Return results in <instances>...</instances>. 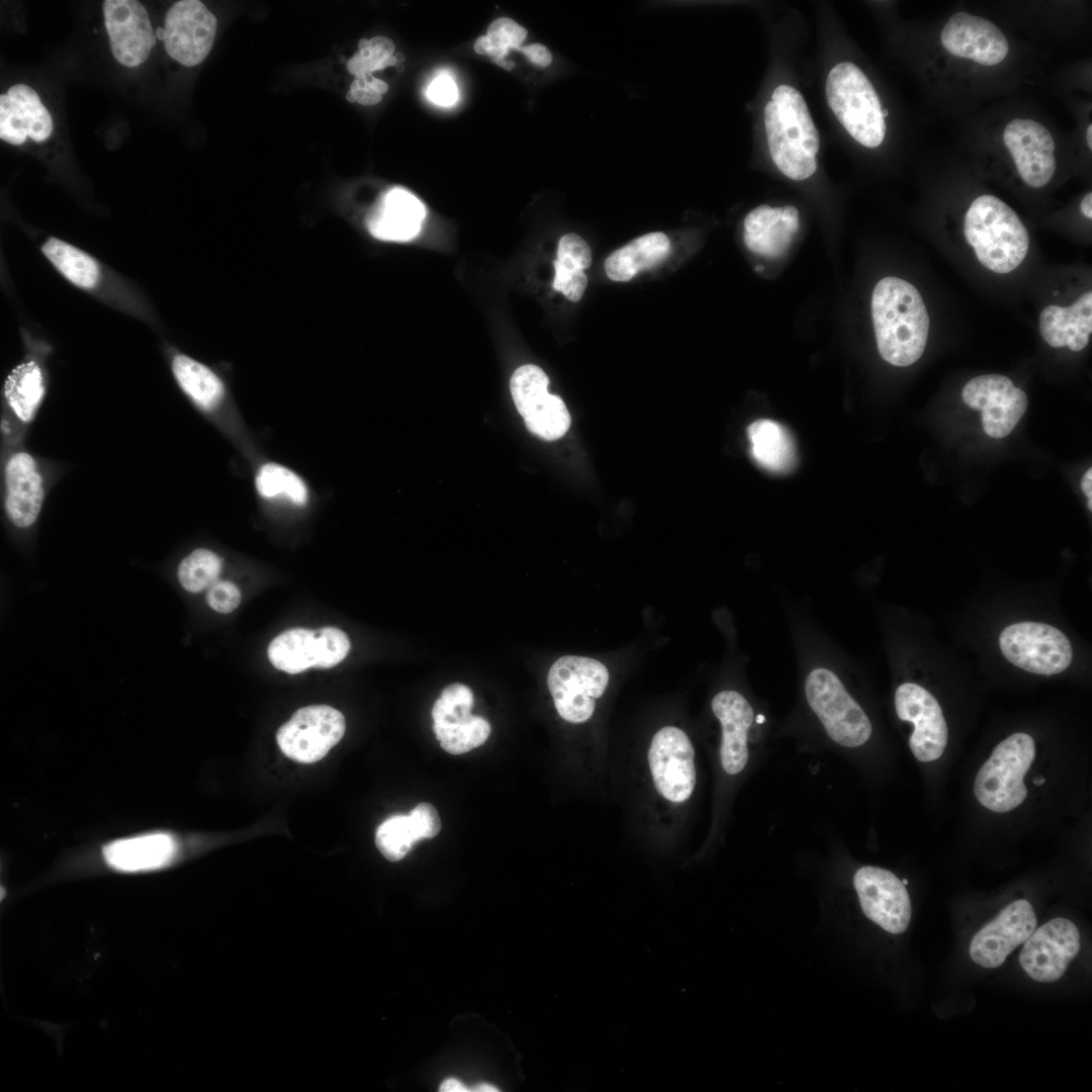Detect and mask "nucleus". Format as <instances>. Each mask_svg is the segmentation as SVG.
I'll list each match as a JSON object with an SVG mask.
<instances>
[{
    "label": "nucleus",
    "mask_w": 1092,
    "mask_h": 1092,
    "mask_svg": "<svg viewBox=\"0 0 1092 1092\" xmlns=\"http://www.w3.org/2000/svg\"><path fill=\"white\" fill-rule=\"evenodd\" d=\"M871 307L881 357L899 367L918 361L926 347L929 316L917 288L904 279L885 277L874 288Z\"/></svg>",
    "instance_id": "nucleus-1"
},
{
    "label": "nucleus",
    "mask_w": 1092,
    "mask_h": 1092,
    "mask_svg": "<svg viewBox=\"0 0 1092 1092\" xmlns=\"http://www.w3.org/2000/svg\"><path fill=\"white\" fill-rule=\"evenodd\" d=\"M764 127L772 162L785 176L801 181L815 173L819 132L797 89L780 85L774 90L764 107Z\"/></svg>",
    "instance_id": "nucleus-2"
},
{
    "label": "nucleus",
    "mask_w": 1092,
    "mask_h": 1092,
    "mask_svg": "<svg viewBox=\"0 0 1092 1092\" xmlns=\"http://www.w3.org/2000/svg\"><path fill=\"white\" fill-rule=\"evenodd\" d=\"M964 234L979 262L995 273H1009L1024 260L1029 235L1016 212L1000 198L981 195L965 215Z\"/></svg>",
    "instance_id": "nucleus-3"
},
{
    "label": "nucleus",
    "mask_w": 1092,
    "mask_h": 1092,
    "mask_svg": "<svg viewBox=\"0 0 1092 1092\" xmlns=\"http://www.w3.org/2000/svg\"><path fill=\"white\" fill-rule=\"evenodd\" d=\"M825 90L830 109L856 142L867 148L883 143L886 123L880 98L856 65L842 62L833 67Z\"/></svg>",
    "instance_id": "nucleus-4"
},
{
    "label": "nucleus",
    "mask_w": 1092,
    "mask_h": 1092,
    "mask_svg": "<svg viewBox=\"0 0 1092 1092\" xmlns=\"http://www.w3.org/2000/svg\"><path fill=\"white\" fill-rule=\"evenodd\" d=\"M1035 756L1033 738L1014 733L1000 742L978 771L974 793L987 809L1009 812L1026 799L1024 776Z\"/></svg>",
    "instance_id": "nucleus-5"
},
{
    "label": "nucleus",
    "mask_w": 1092,
    "mask_h": 1092,
    "mask_svg": "<svg viewBox=\"0 0 1092 1092\" xmlns=\"http://www.w3.org/2000/svg\"><path fill=\"white\" fill-rule=\"evenodd\" d=\"M805 695L833 741L857 747L869 740L870 719L833 671L824 667L811 670L805 680Z\"/></svg>",
    "instance_id": "nucleus-6"
},
{
    "label": "nucleus",
    "mask_w": 1092,
    "mask_h": 1092,
    "mask_svg": "<svg viewBox=\"0 0 1092 1092\" xmlns=\"http://www.w3.org/2000/svg\"><path fill=\"white\" fill-rule=\"evenodd\" d=\"M609 679L603 662L587 656L564 655L549 668L547 685L558 715L566 722L581 724L592 718Z\"/></svg>",
    "instance_id": "nucleus-7"
},
{
    "label": "nucleus",
    "mask_w": 1092,
    "mask_h": 1092,
    "mask_svg": "<svg viewBox=\"0 0 1092 1092\" xmlns=\"http://www.w3.org/2000/svg\"><path fill=\"white\" fill-rule=\"evenodd\" d=\"M999 645L1007 660L1036 674L1060 673L1068 668L1073 658L1067 636L1044 623L1012 624L1000 634Z\"/></svg>",
    "instance_id": "nucleus-8"
},
{
    "label": "nucleus",
    "mask_w": 1092,
    "mask_h": 1092,
    "mask_svg": "<svg viewBox=\"0 0 1092 1092\" xmlns=\"http://www.w3.org/2000/svg\"><path fill=\"white\" fill-rule=\"evenodd\" d=\"M349 649V638L339 628H292L270 642L268 657L277 669L298 673L309 667H333L347 656Z\"/></svg>",
    "instance_id": "nucleus-9"
},
{
    "label": "nucleus",
    "mask_w": 1092,
    "mask_h": 1092,
    "mask_svg": "<svg viewBox=\"0 0 1092 1092\" xmlns=\"http://www.w3.org/2000/svg\"><path fill=\"white\" fill-rule=\"evenodd\" d=\"M652 782L666 801L680 804L696 786L695 749L687 733L675 726H664L652 737L648 753Z\"/></svg>",
    "instance_id": "nucleus-10"
},
{
    "label": "nucleus",
    "mask_w": 1092,
    "mask_h": 1092,
    "mask_svg": "<svg viewBox=\"0 0 1092 1092\" xmlns=\"http://www.w3.org/2000/svg\"><path fill=\"white\" fill-rule=\"evenodd\" d=\"M549 378L538 366L527 364L513 373L510 381L515 405L530 432L546 441L561 438L570 426L563 400L548 392Z\"/></svg>",
    "instance_id": "nucleus-11"
},
{
    "label": "nucleus",
    "mask_w": 1092,
    "mask_h": 1092,
    "mask_svg": "<svg viewBox=\"0 0 1092 1092\" xmlns=\"http://www.w3.org/2000/svg\"><path fill=\"white\" fill-rule=\"evenodd\" d=\"M343 714L328 705L298 709L276 733L281 751L302 763L322 759L345 733Z\"/></svg>",
    "instance_id": "nucleus-12"
},
{
    "label": "nucleus",
    "mask_w": 1092,
    "mask_h": 1092,
    "mask_svg": "<svg viewBox=\"0 0 1092 1092\" xmlns=\"http://www.w3.org/2000/svg\"><path fill=\"white\" fill-rule=\"evenodd\" d=\"M962 398L971 408L981 411L985 433L996 439L1009 435L1028 406L1026 393L999 374L974 377L964 386Z\"/></svg>",
    "instance_id": "nucleus-13"
},
{
    "label": "nucleus",
    "mask_w": 1092,
    "mask_h": 1092,
    "mask_svg": "<svg viewBox=\"0 0 1092 1092\" xmlns=\"http://www.w3.org/2000/svg\"><path fill=\"white\" fill-rule=\"evenodd\" d=\"M1081 948L1080 932L1069 919L1057 917L1041 925L1025 940L1019 962L1035 981L1059 980Z\"/></svg>",
    "instance_id": "nucleus-14"
},
{
    "label": "nucleus",
    "mask_w": 1092,
    "mask_h": 1092,
    "mask_svg": "<svg viewBox=\"0 0 1092 1092\" xmlns=\"http://www.w3.org/2000/svg\"><path fill=\"white\" fill-rule=\"evenodd\" d=\"M853 886L864 915L894 934L904 932L911 919V902L902 881L892 872L862 867L853 877Z\"/></svg>",
    "instance_id": "nucleus-15"
},
{
    "label": "nucleus",
    "mask_w": 1092,
    "mask_h": 1092,
    "mask_svg": "<svg viewBox=\"0 0 1092 1092\" xmlns=\"http://www.w3.org/2000/svg\"><path fill=\"white\" fill-rule=\"evenodd\" d=\"M899 719L914 725L909 746L923 762L938 759L947 744V725L937 700L926 689L913 682L899 686L895 693Z\"/></svg>",
    "instance_id": "nucleus-16"
},
{
    "label": "nucleus",
    "mask_w": 1092,
    "mask_h": 1092,
    "mask_svg": "<svg viewBox=\"0 0 1092 1092\" xmlns=\"http://www.w3.org/2000/svg\"><path fill=\"white\" fill-rule=\"evenodd\" d=\"M164 47L167 54L186 67L200 64L209 54L216 32V18L198 0L173 4L165 16Z\"/></svg>",
    "instance_id": "nucleus-17"
},
{
    "label": "nucleus",
    "mask_w": 1092,
    "mask_h": 1092,
    "mask_svg": "<svg viewBox=\"0 0 1092 1092\" xmlns=\"http://www.w3.org/2000/svg\"><path fill=\"white\" fill-rule=\"evenodd\" d=\"M1035 926L1036 916L1031 904L1023 899L1016 900L973 936L970 957L981 967H1000L1008 954L1025 942Z\"/></svg>",
    "instance_id": "nucleus-18"
},
{
    "label": "nucleus",
    "mask_w": 1092,
    "mask_h": 1092,
    "mask_svg": "<svg viewBox=\"0 0 1092 1092\" xmlns=\"http://www.w3.org/2000/svg\"><path fill=\"white\" fill-rule=\"evenodd\" d=\"M102 9L115 60L128 68L143 64L157 39L145 6L136 0H105Z\"/></svg>",
    "instance_id": "nucleus-19"
},
{
    "label": "nucleus",
    "mask_w": 1092,
    "mask_h": 1092,
    "mask_svg": "<svg viewBox=\"0 0 1092 1092\" xmlns=\"http://www.w3.org/2000/svg\"><path fill=\"white\" fill-rule=\"evenodd\" d=\"M1003 141L1026 185L1041 188L1053 179L1056 144L1044 125L1028 118L1012 119L1003 130Z\"/></svg>",
    "instance_id": "nucleus-20"
},
{
    "label": "nucleus",
    "mask_w": 1092,
    "mask_h": 1092,
    "mask_svg": "<svg viewBox=\"0 0 1092 1092\" xmlns=\"http://www.w3.org/2000/svg\"><path fill=\"white\" fill-rule=\"evenodd\" d=\"M940 40L950 55L982 66L1001 63L1009 52L1008 40L995 23L964 11L950 16L942 28Z\"/></svg>",
    "instance_id": "nucleus-21"
},
{
    "label": "nucleus",
    "mask_w": 1092,
    "mask_h": 1092,
    "mask_svg": "<svg viewBox=\"0 0 1092 1092\" xmlns=\"http://www.w3.org/2000/svg\"><path fill=\"white\" fill-rule=\"evenodd\" d=\"M4 512L9 522L27 529L38 519L46 490L35 458L26 451L9 455L4 465Z\"/></svg>",
    "instance_id": "nucleus-22"
},
{
    "label": "nucleus",
    "mask_w": 1092,
    "mask_h": 1092,
    "mask_svg": "<svg viewBox=\"0 0 1092 1092\" xmlns=\"http://www.w3.org/2000/svg\"><path fill=\"white\" fill-rule=\"evenodd\" d=\"M50 112L37 93L25 84L12 85L0 95V138L19 146L27 136L36 143L46 141L53 131Z\"/></svg>",
    "instance_id": "nucleus-23"
},
{
    "label": "nucleus",
    "mask_w": 1092,
    "mask_h": 1092,
    "mask_svg": "<svg viewBox=\"0 0 1092 1092\" xmlns=\"http://www.w3.org/2000/svg\"><path fill=\"white\" fill-rule=\"evenodd\" d=\"M711 706L721 725V765L728 775H737L748 761L747 735L754 719L753 709L740 693L733 690L719 692Z\"/></svg>",
    "instance_id": "nucleus-24"
},
{
    "label": "nucleus",
    "mask_w": 1092,
    "mask_h": 1092,
    "mask_svg": "<svg viewBox=\"0 0 1092 1092\" xmlns=\"http://www.w3.org/2000/svg\"><path fill=\"white\" fill-rule=\"evenodd\" d=\"M799 210L792 205H759L744 218L743 240L752 253L769 259L783 255L799 229Z\"/></svg>",
    "instance_id": "nucleus-25"
},
{
    "label": "nucleus",
    "mask_w": 1092,
    "mask_h": 1092,
    "mask_svg": "<svg viewBox=\"0 0 1092 1092\" xmlns=\"http://www.w3.org/2000/svg\"><path fill=\"white\" fill-rule=\"evenodd\" d=\"M424 204L407 190L395 187L386 191L368 216L370 234L382 241L406 242L420 232L425 218Z\"/></svg>",
    "instance_id": "nucleus-26"
},
{
    "label": "nucleus",
    "mask_w": 1092,
    "mask_h": 1092,
    "mask_svg": "<svg viewBox=\"0 0 1092 1092\" xmlns=\"http://www.w3.org/2000/svg\"><path fill=\"white\" fill-rule=\"evenodd\" d=\"M1039 332L1054 348L1083 350L1092 333V292H1084L1069 306H1045L1039 313Z\"/></svg>",
    "instance_id": "nucleus-27"
},
{
    "label": "nucleus",
    "mask_w": 1092,
    "mask_h": 1092,
    "mask_svg": "<svg viewBox=\"0 0 1092 1092\" xmlns=\"http://www.w3.org/2000/svg\"><path fill=\"white\" fill-rule=\"evenodd\" d=\"M175 852L176 842L166 833L123 838L103 847V855L108 864L123 872L162 868L173 859Z\"/></svg>",
    "instance_id": "nucleus-28"
},
{
    "label": "nucleus",
    "mask_w": 1092,
    "mask_h": 1092,
    "mask_svg": "<svg viewBox=\"0 0 1092 1092\" xmlns=\"http://www.w3.org/2000/svg\"><path fill=\"white\" fill-rule=\"evenodd\" d=\"M669 253L670 242L666 235L649 233L612 253L605 262V271L611 280L626 282L640 271L663 261Z\"/></svg>",
    "instance_id": "nucleus-29"
},
{
    "label": "nucleus",
    "mask_w": 1092,
    "mask_h": 1092,
    "mask_svg": "<svg viewBox=\"0 0 1092 1092\" xmlns=\"http://www.w3.org/2000/svg\"><path fill=\"white\" fill-rule=\"evenodd\" d=\"M747 433L752 456L760 466L777 473L793 469L795 444L783 426L770 420H758L749 425Z\"/></svg>",
    "instance_id": "nucleus-30"
},
{
    "label": "nucleus",
    "mask_w": 1092,
    "mask_h": 1092,
    "mask_svg": "<svg viewBox=\"0 0 1092 1092\" xmlns=\"http://www.w3.org/2000/svg\"><path fill=\"white\" fill-rule=\"evenodd\" d=\"M46 393L44 376L33 360L14 367L4 382V397L15 418L29 424L35 417Z\"/></svg>",
    "instance_id": "nucleus-31"
},
{
    "label": "nucleus",
    "mask_w": 1092,
    "mask_h": 1092,
    "mask_svg": "<svg viewBox=\"0 0 1092 1092\" xmlns=\"http://www.w3.org/2000/svg\"><path fill=\"white\" fill-rule=\"evenodd\" d=\"M171 366L180 388L199 407L212 410L222 399L223 384L207 366L183 354L175 355Z\"/></svg>",
    "instance_id": "nucleus-32"
},
{
    "label": "nucleus",
    "mask_w": 1092,
    "mask_h": 1092,
    "mask_svg": "<svg viewBox=\"0 0 1092 1092\" xmlns=\"http://www.w3.org/2000/svg\"><path fill=\"white\" fill-rule=\"evenodd\" d=\"M41 251L52 265L72 284L82 289L94 288L100 280V266L86 252L57 238H50Z\"/></svg>",
    "instance_id": "nucleus-33"
},
{
    "label": "nucleus",
    "mask_w": 1092,
    "mask_h": 1092,
    "mask_svg": "<svg viewBox=\"0 0 1092 1092\" xmlns=\"http://www.w3.org/2000/svg\"><path fill=\"white\" fill-rule=\"evenodd\" d=\"M221 569L222 561L215 552L197 548L180 561L177 578L185 590L198 594L219 579Z\"/></svg>",
    "instance_id": "nucleus-34"
},
{
    "label": "nucleus",
    "mask_w": 1092,
    "mask_h": 1092,
    "mask_svg": "<svg viewBox=\"0 0 1092 1092\" xmlns=\"http://www.w3.org/2000/svg\"><path fill=\"white\" fill-rule=\"evenodd\" d=\"M421 840L410 815H394L383 821L375 833V844L390 861L403 858L413 845Z\"/></svg>",
    "instance_id": "nucleus-35"
},
{
    "label": "nucleus",
    "mask_w": 1092,
    "mask_h": 1092,
    "mask_svg": "<svg viewBox=\"0 0 1092 1092\" xmlns=\"http://www.w3.org/2000/svg\"><path fill=\"white\" fill-rule=\"evenodd\" d=\"M473 695L471 690L461 684L446 687L432 709L433 730L461 724L473 716Z\"/></svg>",
    "instance_id": "nucleus-36"
},
{
    "label": "nucleus",
    "mask_w": 1092,
    "mask_h": 1092,
    "mask_svg": "<svg viewBox=\"0 0 1092 1092\" xmlns=\"http://www.w3.org/2000/svg\"><path fill=\"white\" fill-rule=\"evenodd\" d=\"M441 747L451 754H462L483 744L490 725L482 717L472 716L468 721L434 730Z\"/></svg>",
    "instance_id": "nucleus-37"
},
{
    "label": "nucleus",
    "mask_w": 1092,
    "mask_h": 1092,
    "mask_svg": "<svg viewBox=\"0 0 1092 1092\" xmlns=\"http://www.w3.org/2000/svg\"><path fill=\"white\" fill-rule=\"evenodd\" d=\"M259 493L272 497L284 493L296 504L306 500V488L302 480L289 469L274 463L261 467L256 477Z\"/></svg>",
    "instance_id": "nucleus-38"
},
{
    "label": "nucleus",
    "mask_w": 1092,
    "mask_h": 1092,
    "mask_svg": "<svg viewBox=\"0 0 1092 1092\" xmlns=\"http://www.w3.org/2000/svg\"><path fill=\"white\" fill-rule=\"evenodd\" d=\"M394 43L388 37L377 35L368 40L365 49L359 50L347 63L349 72L357 77L370 75L380 70V64L393 55Z\"/></svg>",
    "instance_id": "nucleus-39"
},
{
    "label": "nucleus",
    "mask_w": 1092,
    "mask_h": 1092,
    "mask_svg": "<svg viewBox=\"0 0 1092 1092\" xmlns=\"http://www.w3.org/2000/svg\"><path fill=\"white\" fill-rule=\"evenodd\" d=\"M555 262L569 270L587 269L592 264L590 248L578 235L566 234L559 241Z\"/></svg>",
    "instance_id": "nucleus-40"
},
{
    "label": "nucleus",
    "mask_w": 1092,
    "mask_h": 1092,
    "mask_svg": "<svg viewBox=\"0 0 1092 1092\" xmlns=\"http://www.w3.org/2000/svg\"><path fill=\"white\" fill-rule=\"evenodd\" d=\"M486 35L496 48L519 50L527 37V30L513 19L500 17L489 24Z\"/></svg>",
    "instance_id": "nucleus-41"
},
{
    "label": "nucleus",
    "mask_w": 1092,
    "mask_h": 1092,
    "mask_svg": "<svg viewBox=\"0 0 1092 1092\" xmlns=\"http://www.w3.org/2000/svg\"><path fill=\"white\" fill-rule=\"evenodd\" d=\"M206 603L213 611L229 614L241 603V592L232 581L218 579L206 590Z\"/></svg>",
    "instance_id": "nucleus-42"
},
{
    "label": "nucleus",
    "mask_w": 1092,
    "mask_h": 1092,
    "mask_svg": "<svg viewBox=\"0 0 1092 1092\" xmlns=\"http://www.w3.org/2000/svg\"><path fill=\"white\" fill-rule=\"evenodd\" d=\"M554 268V289L562 292L569 300L578 301L587 285V277L583 270H569L555 261Z\"/></svg>",
    "instance_id": "nucleus-43"
},
{
    "label": "nucleus",
    "mask_w": 1092,
    "mask_h": 1092,
    "mask_svg": "<svg viewBox=\"0 0 1092 1092\" xmlns=\"http://www.w3.org/2000/svg\"><path fill=\"white\" fill-rule=\"evenodd\" d=\"M419 836L422 839L435 837L441 829V821L435 807L429 803H420L410 813Z\"/></svg>",
    "instance_id": "nucleus-44"
},
{
    "label": "nucleus",
    "mask_w": 1092,
    "mask_h": 1092,
    "mask_svg": "<svg viewBox=\"0 0 1092 1092\" xmlns=\"http://www.w3.org/2000/svg\"><path fill=\"white\" fill-rule=\"evenodd\" d=\"M428 97L436 104L449 106L457 99L454 81L446 75L438 76L428 88Z\"/></svg>",
    "instance_id": "nucleus-45"
},
{
    "label": "nucleus",
    "mask_w": 1092,
    "mask_h": 1092,
    "mask_svg": "<svg viewBox=\"0 0 1092 1092\" xmlns=\"http://www.w3.org/2000/svg\"><path fill=\"white\" fill-rule=\"evenodd\" d=\"M350 91L354 94L356 101L362 105L377 104L382 98V95L375 92L370 87L369 75L355 78L351 84Z\"/></svg>",
    "instance_id": "nucleus-46"
},
{
    "label": "nucleus",
    "mask_w": 1092,
    "mask_h": 1092,
    "mask_svg": "<svg viewBox=\"0 0 1092 1092\" xmlns=\"http://www.w3.org/2000/svg\"><path fill=\"white\" fill-rule=\"evenodd\" d=\"M519 51L524 54L531 63L538 67H547L552 62V54L541 43H532L521 47Z\"/></svg>",
    "instance_id": "nucleus-47"
},
{
    "label": "nucleus",
    "mask_w": 1092,
    "mask_h": 1092,
    "mask_svg": "<svg viewBox=\"0 0 1092 1092\" xmlns=\"http://www.w3.org/2000/svg\"><path fill=\"white\" fill-rule=\"evenodd\" d=\"M473 48L477 54L489 56L491 60L506 58L509 54V51L494 47L487 35L479 36L475 40Z\"/></svg>",
    "instance_id": "nucleus-48"
},
{
    "label": "nucleus",
    "mask_w": 1092,
    "mask_h": 1092,
    "mask_svg": "<svg viewBox=\"0 0 1092 1092\" xmlns=\"http://www.w3.org/2000/svg\"><path fill=\"white\" fill-rule=\"evenodd\" d=\"M439 1091L441 1092H467L471 1091L460 1080L455 1078H448L442 1082Z\"/></svg>",
    "instance_id": "nucleus-49"
},
{
    "label": "nucleus",
    "mask_w": 1092,
    "mask_h": 1092,
    "mask_svg": "<svg viewBox=\"0 0 1092 1092\" xmlns=\"http://www.w3.org/2000/svg\"><path fill=\"white\" fill-rule=\"evenodd\" d=\"M1081 487L1088 499H1092V469L1089 468L1081 480Z\"/></svg>",
    "instance_id": "nucleus-50"
},
{
    "label": "nucleus",
    "mask_w": 1092,
    "mask_h": 1092,
    "mask_svg": "<svg viewBox=\"0 0 1092 1092\" xmlns=\"http://www.w3.org/2000/svg\"><path fill=\"white\" fill-rule=\"evenodd\" d=\"M369 84H370V87L375 92L379 93L380 95L386 93L387 90H388L387 83H385L384 81H382L380 79H377V78L373 77L372 75H369Z\"/></svg>",
    "instance_id": "nucleus-51"
},
{
    "label": "nucleus",
    "mask_w": 1092,
    "mask_h": 1092,
    "mask_svg": "<svg viewBox=\"0 0 1092 1092\" xmlns=\"http://www.w3.org/2000/svg\"><path fill=\"white\" fill-rule=\"evenodd\" d=\"M1080 208H1081L1082 213L1086 217L1092 218V193L1091 192L1087 193L1084 196V198L1081 201Z\"/></svg>",
    "instance_id": "nucleus-52"
},
{
    "label": "nucleus",
    "mask_w": 1092,
    "mask_h": 1092,
    "mask_svg": "<svg viewBox=\"0 0 1092 1092\" xmlns=\"http://www.w3.org/2000/svg\"><path fill=\"white\" fill-rule=\"evenodd\" d=\"M471 1091H477V1092H491V1091H498V1089H496V1087H494V1086H493V1085H491V1084H488V1083H483V1082H482V1083H479V1084L475 1085V1086L473 1087V1089H471Z\"/></svg>",
    "instance_id": "nucleus-53"
},
{
    "label": "nucleus",
    "mask_w": 1092,
    "mask_h": 1092,
    "mask_svg": "<svg viewBox=\"0 0 1092 1092\" xmlns=\"http://www.w3.org/2000/svg\"><path fill=\"white\" fill-rule=\"evenodd\" d=\"M491 61L508 71L512 70L515 66L513 62L506 60V58L494 59Z\"/></svg>",
    "instance_id": "nucleus-54"
},
{
    "label": "nucleus",
    "mask_w": 1092,
    "mask_h": 1092,
    "mask_svg": "<svg viewBox=\"0 0 1092 1092\" xmlns=\"http://www.w3.org/2000/svg\"><path fill=\"white\" fill-rule=\"evenodd\" d=\"M1086 142H1087L1088 148L1091 150L1092 149V124L1088 125L1087 132H1086Z\"/></svg>",
    "instance_id": "nucleus-55"
},
{
    "label": "nucleus",
    "mask_w": 1092,
    "mask_h": 1092,
    "mask_svg": "<svg viewBox=\"0 0 1092 1092\" xmlns=\"http://www.w3.org/2000/svg\"><path fill=\"white\" fill-rule=\"evenodd\" d=\"M155 34H156V37H157V38H158L159 40H163V41H164V39H165V35H166V31H165V28H163V27H158V28L156 29V32H155Z\"/></svg>",
    "instance_id": "nucleus-56"
},
{
    "label": "nucleus",
    "mask_w": 1092,
    "mask_h": 1092,
    "mask_svg": "<svg viewBox=\"0 0 1092 1092\" xmlns=\"http://www.w3.org/2000/svg\"><path fill=\"white\" fill-rule=\"evenodd\" d=\"M368 40L369 39H367V38H361L359 40V42H358L359 50L365 49L367 47V44H368Z\"/></svg>",
    "instance_id": "nucleus-57"
},
{
    "label": "nucleus",
    "mask_w": 1092,
    "mask_h": 1092,
    "mask_svg": "<svg viewBox=\"0 0 1092 1092\" xmlns=\"http://www.w3.org/2000/svg\"><path fill=\"white\" fill-rule=\"evenodd\" d=\"M346 99L349 102H355L356 101V98H355L354 94L350 90L346 94Z\"/></svg>",
    "instance_id": "nucleus-58"
},
{
    "label": "nucleus",
    "mask_w": 1092,
    "mask_h": 1092,
    "mask_svg": "<svg viewBox=\"0 0 1092 1092\" xmlns=\"http://www.w3.org/2000/svg\"><path fill=\"white\" fill-rule=\"evenodd\" d=\"M1044 782H1045V779H1044V778H1036V779H1034V780H1033V783H1034V785H1036V786H1040V785H1042V784H1043Z\"/></svg>",
    "instance_id": "nucleus-59"
},
{
    "label": "nucleus",
    "mask_w": 1092,
    "mask_h": 1092,
    "mask_svg": "<svg viewBox=\"0 0 1092 1092\" xmlns=\"http://www.w3.org/2000/svg\"><path fill=\"white\" fill-rule=\"evenodd\" d=\"M888 114H889L888 110H887L886 108H882V115H883L884 117H887V116H888Z\"/></svg>",
    "instance_id": "nucleus-60"
},
{
    "label": "nucleus",
    "mask_w": 1092,
    "mask_h": 1092,
    "mask_svg": "<svg viewBox=\"0 0 1092 1092\" xmlns=\"http://www.w3.org/2000/svg\"><path fill=\"white\" fill-rule=\"evenodd\" d=\"M756 720H757V722H758V723H762V722H763V720H764V717H763V716H761V715H758V716H757V718H756Z\"/></svg>",
    "instance_id": "nucleus-61"
},
{
    "label": "nucleus",
    "mask_w": 1092,
    "mask_h": 1092,
    "mask_svg": "<svg viewBox=\"0 0 1092 1092\" xmlns=\"http://www.w3.org/2000/svg\"><path fill=\"white\" fill-rule=\"evenodd\" d=\"M902 883H903V884H904V885L906 886V885L908 884V881H907V879H903V880H902Z\"/></svg>",
    "instance_id": "nucleus-62"
},
{
    "label": "nucleus",
    "mask_w": 1092,
    "mask_h": 1092,
    "mask_svg": "<svg viewBox=\"0 0 1092 1092\" xmlns=\"http://www.w3.org/2000/svg\"><path fill=\"white\" fill-rule=\"evenodd\" d=\"M756 270H763V267L762 266H757Z\"/></svg>",
    "instance_id": "nucleus-63"
}]
</instances>
